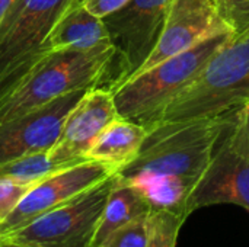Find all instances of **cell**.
Segmentation results:
<instances>
[{
  "label": "cell",
  "instance_id": "cell-1",
  "mask_svg": "<svg viewBox=\"0 0 249 247\" xmlns=\"http://www.w3.org/2000/svg\"><path fill=\"white\" fill-rule=\"evenodd\" d=\"M236 112L158 124L149 130L139 156L117 175L124 181L144 178L177 181L194 192Z\"/></svg>",
  "mask_w": 249,
  "mask_h": 247
},
{
  "label": "cell",
  "instance_id": "cell-2",
  "mask_svg": "<svg viewBox=\"0 0 249 247\" xmlns=\"http://www.w3.org/2000/svg\"><path fill=\"white\" fill-rule=\"evenodd\" d=\"M114 55V47L45 52L0 99V124L44 106L63 95L104 87Z\"/></svg>",
  "mask_w": 249,
  "mask_h": 247
},
{
  "label": "cell",
  "instance_id": "cell-3",
  "mask_svg": "<svg viewBox=\"0 0 249 247\" xmlns=\"http://www.w3.org/2000/svg\"><path fill=\"white\" fill-rule=\"evenodd\" d=\"M233 36V33L213 36L130 77L112 90L118 115L147 130L156 127L165 109Z\"/></svg>",
  "mask_w": 249,
  "mask_h": 247
},
{
  "label": "cell",
  "instance_id": "cell-4",
  "mask_svg": "<svg viewBox=\"0 0 249 247\" xmlns=\"http://www.w3.org/2000/svg\"><path fill=\"white\" fill-rule=\"evenodd\" d=\"M249 103V31L233 36L165 109L160 122L220 116Z\"/></svg>",
  "mask_w": 249,
  "mask_h": 247
},
{
  "label": "cell",
  "instance_id": "cell-5",
  "mask_svg": "<svg viewBox=\"0 0 249 247\" xmlns=\"http://www.w3.org/2000/svg\"><path fill=\"white\" fill-rule=\"evenodd\" d=\"M74 0H15L0 23V99L48 52L47 36Z\"/></svg>",
  "mask_w": 249,
  "mask_h": 247
},
{
  "label": "cell",
  "instance_id": "cell-6",
  "mask_svg": "<svg viewBox=\"0 0 249 247\" xmlns=\"http://www.w3.org/2000/svg\"><path fill=\"white\" fill-rule=\"evenodd\" d=\"M114 176L28 226L0 236V243L16 247H92Z\"/></svg>",
  "mask_w": 249,
  "mask_h": 247
},
{
  "label": "cell",
  "instance_id": "cell-7",
  "mask_svg": "<svg viewBox=\"0 0 249 247\" xmlns=\"http://www.w3.org/2000/svg\"><path fill=\"white\" fill-rule=\"evenodd\" d=\"M219 204L249 211V103L236 112L190 198V214Z\"/></svg>",
  "mask_w": 249,
  "mask_h": 247
},
{
  "label": "cell",
  "instance_id": "cell-8",
  "mask_svg": "<svg viewBox=\"0 0 249 247\" xmlns=\"http://www.w3.org/2000/svg\"><path fill=\"white\" fill-rule=\"evenodd\" d=\"M169 0H130L104 17L115 49L105 89L111 92L127 82L153 52L165 23Z\"/></svg>",
  "mask_w": 249,
  "mask_h": 247
},
{
  "label": "cell",
  "instance_id": "cell-9",
  "mask_svg": "<svg viewBox=\"0 0 249 247\" xmlns=\"http://www.w3.org/2000/svg\"><path fill=\"white\" fill-rule=\"evenodd\" d=\"M114 175H117L115 169L95 160H83L50 173L34 183L16 208L0 223V236L28 226L35 218L69 202Z\"/></svg>",
  "mask_w": 249,
  "mask_h": 247
},
{
  "label": "cell",
  "instance_id": "cell-10",
  "mask_svg": "<svg viewBox=\"0 0 249 247\" xmlns=\"http://www.w3.org/2000/svg\"><path fill=\"white\" fill-rule=\"evenodd\" d=\"M225 33L233 32L222 19L216 0H169L160 38L150 57L134 74Z\"/></svg>",
  "mask_w": 249,
  "mask_h": 247
},
{
  "label": "cell",
  "instance_id": "cell-11",
  "mask_svg": "<svg viewBox=\"0 0 249 247\" xmlns=\"http://www.w3.org/2000/svg\"><path fill=\"white\" fill-rule=\"evenodd\" d=\"M86 90L63 95L28 114L0 124V163L50 153L63 124Z\"/></svg>",
  "mask_w": 249,
  "mask_h": 247
},
{
  "label": "cell",
  "instance_id": "cell-12",
  "mask_svg": "<svg viewBox=\"0 0 249 247\" xmlns=\"http://www.w3.org/2000/svg\"><path fill=\"white\" fill-rule=\"evenodd\" d=\"M118 116L109 89H88L67 115L60 138L48 153L50 159L60 167L86 160V154L96 138Z\"/></svg>",
  "mask_w": 249,
  "mask_h": 247
},
{
  "label": "cell",
  "instance_id": "cell-13",
  "mask_svg": "<svg viewBox=\"0 0 249 247\" xmlns=\"http://www.w3.org/2000/svg\"><path fill=\"white\" fill-rule=\"evenodd\" d=\"M112 47L104 20L92 15L80 0L70 3L53 25L47 41V51H92Z\"/></svg>",
  "mask_w": 249,
  "mask_h": 247
},
{
  "label": "cell",
  "instance_id": "cell-14",
  "mask_svg": "<svg viewBox=\"0 0 249 247\" xmlns=\"http://www.w3.org/2000/svg\"><path fill=\"white\" fill-rule=\"evenodd\" d=\"M147 134L143 125L118 116L96 138L86 160L105 163L118 173L139 156Z\"/></svg>",
  "mask_w": 249,
  "mask_h": 247
},
{
  "label": "cell",
  "instance_id": "cell-15",
  "mask_svg": "<svg viewBox=\"0 0 249 247\" xmlns=\"http://www.w3.org/2000/svg\"><path fill=\"white\" fill-rule=\"evenodd\" d=\"M150 211L152 208L146 198L134 186L128 185L120 179L118 175H115L92 247H99L111 233L136 220L137 217L149 214Z\"/></svg>",
  "mask_w": 249,
  "mask_h": 247
},
{
  "label": "cell",
  "instance_id": "cell-16",
  "mask_svg": "<svg viewBox=\"0 0 249 247\" xmlns=\"http://www.w3.org/2000/svg\"><path fill=\"white\" fill-rule=\"evenodd\" d=\"M58 169L61 167L50 159V154L42 153L0 163V181L12 179L22 183H35Z\"/></svg>",
  "mask_w": 249,
  "mask_h": 247
},
{
  "label": "cell",
  "instance_id": "cell-17",
  "mask_svg": "<svg viewBox=\"0 0 249 247\" xmlns=\"http://www.w3.org/2000/svg\"><path fill=\"white\" fill-rule=\"evenodd\" d=\"M185 217L169 211L150 213V233L147 247H177Z\"/></svg>",
  "mask_w": 249,
  "mask_h": 247
},
{
  "label": "cell",
  "instance_id": "cell-18",
  "mask_svg": "<svg viewBox=\"0 0 249 247\" xmlns=\"http://www.w3.org/2000/svg\"><path fill=\"white\" fill-rule=\"evenodd\" d=\"M150 213L137 217L136 220L111 233L99 247H147L150 233Z\"/></svg>",
  "mask_w": 249,
  "mask_h": 247
},
{
  "label": "cell",
  "instance_id": "cell-19",
  "mask_svg": "<svg viewBox=\"0 0 249 247\" xmlns=\"http://www.w3.org/2000/svg\"><path fill=\"white\" fill-rule=\"evenodd\" d=\"M219 13L233 35L249 31V0H216Z\"/></svg>",
  "mask_w": 249,
  "mask_h": 247
},
{
  "label": "cell",
  "instance_id": "cell-20",
  "mask_svg": "<svg viewBox=\"0 0 249 247\" xmlns=\"http://www.w3.org/2000/svg\"><path fill=\"white\" fill-rule=\"evenodd\" d=\"M32 185L34 183H22L12 179L0 181V223L16 208Z\"/></svg>",
  "mask_w": 249,
  "mask_h": 247
},
{
  "label": "cell",
  "instance_id": "cell-21",
  "mask_svg": "<svg viewBox=\"0 0 249 247\" xmlns=\"http://www.w3.org/2000/svg\"><path fill=\"white\" fill-rule=\"evenodd\" d=\"M80 1L86 7V10H89L92 15L104 19L115 13L121 7H124L130 0H80Z\"/></svg>",
  "mask_w": 249,
  "mask_h": 247
},
{
  "label": "cell",
  "instance_id": "cell-22",
  "mask_svg": "<svg viewBox=\"0 0 249 247\" xmlns=\"http://www.w3.org/2000/svg\"><path fill=\"white\" fill-rule=\"evenodd\" d=\"M13 1L15 0H0V23L4 19V16H6V13L10 9V6H12Z\"/></svg>",
  "mask_w": 249,
  "mask_h": 247
},
{
  "label": "cell",
  "instance_id": "cell-23",
  "mask_svg": "<svg viewBox=\"0 0 249 247\" xmlns=\"http://www.w3.org/2000/svg\"><path fill=\"white\" fill-rule=\"evenodd\" d=\"M1 247H16V246H7V245H1Z\"/></svg>",
  "mask_w": 249,
  "mask_h": 247
},
{
  "label": "cell",
  "instance_id": "cell-24",
  "mask_svg": "<svg viewBox=\"0 0 249 247\" xmlns=\"http://www.w3.org/2000/svg\"><path fill=\"white\" fill-rule=\"evenodd\" d=\"M0 247H1V243H0Z\"/></svg>",
  "mask_w": 249,
  "mask_h": 247
}]
</instances>
